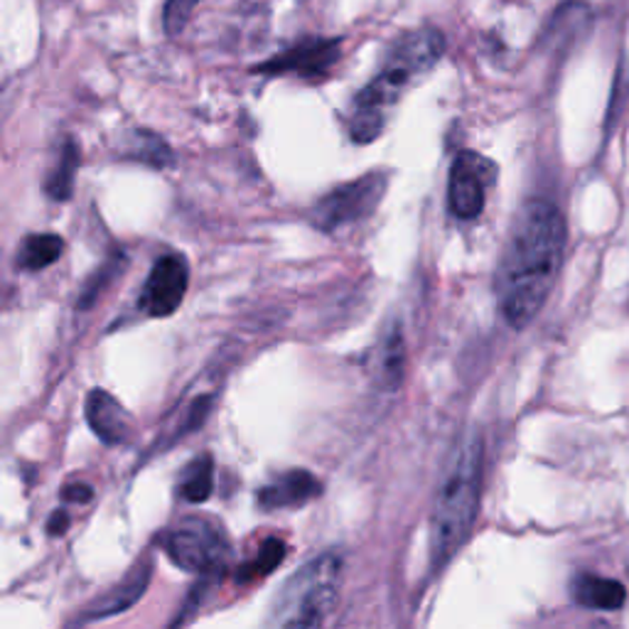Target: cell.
<instances>
[{
    "mask_svg": "<svg viewBox=\"0 0 629 629\" xmlns=\"http://www.w3.org/2000/svg\"><path fill=\"white\" fill-rule=\"evenodd\" d=\"M492 168L494 165L487 163L478 153H458L455 163L450 165L448 180V205L458 219H474L482 215Z\"/></svg>",
    "mask_w": 629,
    "mask_h": 629,
    "instance_id": "8",
    "label": "cell"
},
{
    "mask_svg": "<svg viewBox=\"0 0 629 629\" xmlns=\"http://www.w3.org/2000/svg\"><path fill=\"white\" fill-rule=\"evenodd\" d=\"M65 254V239L59 234H30L18 248V268L26 273H38L57 264Z\"/></svg>",
    "mask_w": 629,
    "mask_h": 629,
    "instance_id": "15",
    "label": "cell"
},
{
    "mask_svg": "<svg viewBox=\"0 0 629 629\" xmlns=\"http://www.w3.org/2000/svg\"><path fill=\"white\" fill-rule=\"evenodd\" d=\"M62 497L67 502H75V504H87L94 500V490L91 484L87 482H75V484H67L62 490Z\"/></svg>",
    "mask_w": 629,
    "mask_h": 629,
    "instance_id": "22",
    "label": "cell"
},
{
    "mask_svg": "<svg viewBox=\"0 0 629 629\" xmlns=\"http://www.w3.org/2000/svg\"><path fill=\"white\" fill-rule=\"evenodd\" d=\"M87 423L106 445H126L134 438V419L109 391L94 389L87 396Z\"/></svg>",
    "mask_w": 629,
    "mask_h": 629,
    "instance_id": "12",
    "label": "cell"
},
{
    "mask_svg": "<svg viewBox=\"0 0 629 629\" xmlns=\"http://www.w3.org/2000/svg\"><path fill=\"white\" fill-rule=\"evenodd\" d=\"M69 521L72 519H69L65 509H59V512H55L50 521H47V533H50V537H62V533L69 529Z\"/></svg>",
    "mask_w": 629,
    "mask_h": 629,
    "instance_id": "23",
    "label": "cell"
},
{
    "mask_svg": "<svg viewBox=\"0 0 629 629\" xmlns=\"http://www.w3.org/2000/svg\"><path fill=\"white\" fill-rule=\"evenodd\" d=\"M445 52V38L441 30L425 28L403 35V38L391 47L386 62L370 85H366L357 99H354V111L350 118V136L357 144H372L382 136L386 126V111L394 106L401 94L409 89L413 79L431 72L441 62Z\"/></svg>",
    "mask_w": 629,
    "mask_h": 629,
    "instance_id": "3",
    "label": "cell"
},
{
    "mask_svg": "<svg viewBox=\"0 0 629 629\" xmlns=\"http://www.w3.org/2000/svg\"><path fill=\"white\" fill-rule=\"evenodd\" d=\"M163 549L170 561L187 573L222 571L229 556V541L224 531L205 517H187L165 533Z\"/></svg>",
    "mask_w": 629,
    "mask_h": 629,
    "instance_id": "6",
    "label": "cell"
},
{
    "mask_svg": "<svg viewBox=\"0 0 629 629\" xmlns=\"http://www.w3.org/2000/svg\"><path fill=\"white\" fill-rule=\"evenodd\" d=\"M344 558L340 551H325L307 561L298 573L283 583L273 600L268 625L273 627H323L335 612L342 590Z\"/></svg>",
    "mask_w": 629,
    "mask_h": 629,
    "instance_id": "4",
    "label": "cell"
},
{
    "mask_svg": "<svg viewBox=\"0 0 629 629\" xmlns=\"http://www.w3.org/2000/svg\"><path fill=\"white\" fill-rule=\"evenodd\" d=\"M128 156L150 165V168H168V165L175 163L170 146L165 144L160 136L148 134V130H138V134H134V138H130Z\"/></svg>",
    "mask_w": 629,
    "mask_h": 629,
    "instance_id": "18",
    "label": "cell"
},
{
    "mask_svg": "<svg viewBox=\"0 0 629 629\" xmlns=\"http://www.w3.org/2000/svg\"><path fill=\"white\" fill-rule=\"evenodd\" d=\"M323 494V484L307 470H288L261 487L256 502L264 512H276V509H298L307 502L317 500Z\"/></svg>",
    "mask_w": 629,
    "mask_h": 629,
    "instance_id": "11",
    "label": "cell"
},
{
    "mask_svg": "<svg viewBox=\"0 0 629 629\" xmlns=\"http://www.w3.org/2000/svg\"><path fill=\"white\" fill-rule=\"evenodd\" d=\"M189 286V266L180 254L160 256L140 291V311L150 317H170L183 305Z\"/></svg>",
    "mask_w": 629,
    "mask_h": 629,
    "instance_id": "7",
    "label": "cell"
},
{
    "mask_svg": "<svg viewBox=\"0 0 629 629\" xmlns=\"http://www.w3.org/2000/svg\"><path fill=\"white\" fill-rule=\"evenodd\" d=\"M340 40H305L291 47L288 52L268 59L266 65L256 67L261 75H301L320 77L340 59Z\"/></svg>",
    "mask_w": 629,
    "mask_h": 629,
    "instance_id": "9",
    "label": "cell"
},
{
    "mask_svg": "<svg viewBox=\"0 0 629 629\" xmlns=\"http://www.w3.org/2000/svg\"><path fill=\"white\" fill-rule=\"evenodd\" d=\"M566 252V219L546 199H531L514 219L497 271V303L514 330L541 313L556 286Z\"/></svg>",
    "mask_w": 629,
    "mask_h": 629,
    "instance_id": "1",
    "label": "cell"
},
{
    "mask_svg": "<svg viewBox=\"0 0 629 629\" xmlns=\"http://www.w3.org/2000/svg\"><path fill=\"white\" fill-rule=\"evenodd\" d=\"M484 480V443L470 431L448 458L431 517V571L441 573L453 561L478 521Z\"/></svg>",
    "mask_w": 629,
    "mask_h": 629,
    "instance_id": "2",
    "label": "cell"
},
{
    "mask_svg": "<svg viewBox=\"0 0 629 629\" xmlns=\"http://www.w3.org/2000/svg\"><path fill=\"white\" fill-rule=\"evenodd\" d=\"M389 189V173H366L360 180L344 183L317 202L311 212L313 227L335 234L370 219Z\"/></svg>",
    "mask_w": 629,
    "mask_h": 629,
    "instance_id": "5",
    "label": "cell"
},
{
    "mask_svg": "<svg viewBox=\"0 0 629 629\" xmlns=\"http://www.w3.org/2000/svg\"><path fill=\"white\" fill-rule=\"evenodd\" d=\"M199 3H202V0H168V3H165V10H163L165 32H168L170 38H173V35H180Z\"/></svg>",
    "mask_w": 629,
    "mask_h": 629,
    "instance_id": "21",
    "label": "cell"
},
{
    "mask_svg": "<svg viewBox=\"0 0 629 629\" xmlns=\"http://www.w3.org/2000/svg\"><path fill=\"white\" fill-rule=\"evenodd\" d=\"M283 558H286V543L281 539H266L261 543V549L256 553L254 561H248L246 566H242L239 571V580L246 583V580H256V578H264L271 571H276V568L283 563Z\"/></svg>",
    "mask_w": 629,
    "mask_h": 629,
    "instance_id": "19",
    "label": "cell"
},
{
    "mask_svg": "<svg viewBox=\"0 0 629 629\" xmlns=\"http://www.w3.org/2000/svg\"><path fill=\"white\" fill-rule=\"evenodd\" d=\"M150 576H153V566L146 558V561H140L130 568L121 583L114 586L104 598L94 600L89 608L81 610V615L77 617V625L101 622V620H109V617H116V615L130 610L140 598L146 596Z\"/></svg>",
    "mask_w": 629,
    "mask_h": 629,
    "instance_id": "10",
    "label": "cell"
},
{
    "mask_svg": "<svg viewBox=\"0 0 629 629\" xmlns=\"http://www.w3.org/2000/svg\"><path fill=\"white\" fill-rule=\"evenodd\" d=\"M79 168V148L75 146V140H67L59 153V160L55 168L50 170V177L45 183V193L50 195L55 202H67L75 193V175Z\"/></svg>",
    "mask_w": 629,
    "mask_h": 629,
    "instance_id": "17",
    "label": "cell"
},
{
    "mask_svg": "<svg viewBox=\"0 0 629 629\" xmlns=\"http://www.w3.org/2000/svg\"><path fill=\"white\" fill-rule=\"evenodd\" d=\"M406 376V340L399 323L391 325L376 350V382L386 391H396Z\"/></svg>",
    "mask_w": 629,
    "mask_h": 629,
    "instance_id": "13",
    "label": "cell"
},
{
    "mask_svg": "<svg viewBox=\"0 0 629 629\" xmlns=\"http://www.w3.org/2000/svg\"><path fill=\"white\" fill-rule=\"evenodd\" d=\"M573 598L578 605L590 610H620L627 600V590L622 583L600 576H578L573 580Z\"/></svg>",
    "mask_w": 629,
    "mask_h": 629,
    "instance_id": "14",
    "label": "cell"
},
{
    "mask_svg": "<svg viewBox=\"0 0 629 629\" xmlns=\"http://www.w3.org/2000/svg\"><path fill=\"white\" fill-rule=\"evenodd\" d=\"M121 268H124V256L121 254L114 256L111 261H106V264L85 283V288H81V293H79V311H89V307L101 298L104 291L109 288L111 283L116 281V276H118V273H121Z\"/></svg>",
    "mask_w": 629,
    "mask_h": 629,
    "instance_id": "20",
    "label": "cell"
},
{
    "mask_svg": "<svg viewBox=\"0 0 629 629\" xmlns=\"http://www.w3.org/2000/svg\"><path fill=\"white\" fill-rule=\"evenodd\" d=\"M212 490H215V460L202 455L187 462L177 480V494L189 504H202L209 500Z\"/></svg>",
    "mask_w": 629,
    "mask_h": 629,
    "instance_id": "16",
    "label": "cell"
}]
</instances>
